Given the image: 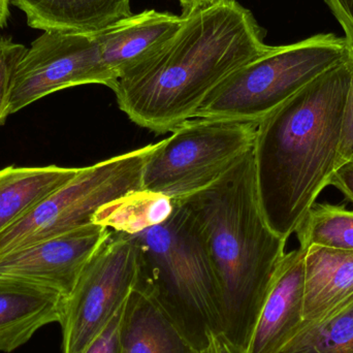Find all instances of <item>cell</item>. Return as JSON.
Instances as JSON below:
<instances>
[{
	"instance_id": "obj_1",
	"label": "cell",
	"mask_w": 353,
	"mask_h": 353,
	"mask_svg": "<svg viewBox=\"0 0 353 353\" xmlns=\"http://www.w3.org/2000/svg\"><path fill=\"white\" fill-rule=\"evenodd\" d=\"M183 17L170 39L111 87L120 110L157 134L195 118L221 83L270 47L251 10L236 0H216Z\"/></svg>"
},
{
	"instance_id": "obj_2",
	"label": "cell",
	"mask_w": 353,
	"mask_h": 353,
	"mask_svg": "<svg viewBox=\"0 0 353 353\" xmlns=\"http://www.w3.org/2000/svg\"><path fill=\"white\" fill-rule=\"evenodd\" d=\"M350 60L321 74L263 118L252 154L270 228L288 240L341 165Z\"/></svg>"
},
{
	"instance_id": "obj_3",
	"label": "cell",
	"mask_w": 353,
	"mask_h": 353,
	"mask_svg": "<svg viewBox=\"0 0 353 353\" xmlns=\"http://www.w3.org/2000/svg\"><path fill=\"white\" fill-rule=\"evenodd\" d=\"M179 201L207 246L219 288L222 333L245 353L288 242L263 215L252 150L215 184Z\"/></svg>"
},
{
	"instance_id": "obj_4",
	"label": "cell",
	"mask_w": 353,
	"mask_h": 353,
	"mask_svg": "<svg viewBox=\"0 0 353 353\" xmlns=\"http://www.w3.org/2000/svg\"><path fill=\"white\" fill-rule=\"evenodd\" d=\"M130 236L140 250L139 285L203 352L211 335L222 333L221 304L213 265L192 214L174 201L165 221Z\"/></svg>"
},
{
	"instance_id": "obj_5",
	"label": "cell",
	"mask_w": 353,
	"mask_h": 353,
	"mask_svg": "<svg viewBox=\"0 0 353 353\" xmlns=\"http://www.w3.org/2000/svg\"><path fill=\"white\" fill-rule=\"evenodd\" d=\"M345 37L319 33L267 51L228 77L205 99L195 118L257 125L315 79L350 60Z\"/></svg>"
},
{
	"instance_id": "obj_6",
	"label": "cell",
	"mask_w": 353,
	"mask_h": 353,
	"mask_svg": "<svg viewBox=\"0 0 353 353\" xmlns=\"http://www.w3.org/2000/svg\"><path fill=\"white\" fill-rule=\"evenodd\" d=\"M157 144L99 161L80 172L0 234V259L35 243L95 223L105 205L143 190V173Z\"/></svg>"
},
{
	"instance_id": "obj_7",
	"label": "cell",
	"mask_w": 353,
	"mask_h": 353,
	"mask_svg": "<svg viewBox=\"0 0 353 353\" xmlns=\"http://www.w3.org/2000/svg\"><path fill=\"white\" fill-rule=\"evenodd\" d=\"M252 123L193 118L161 142L147 159L143 190L182 201L215 184L253 148Z\"/></svg>"
},
{
	"instance_id": "obj_8",
	"label": "cell",
	"mask_w": 353,
	"mask_h": 353,
	"mask_svg": "<svg viewBox=\"0 0 353 353\" xmlns=\"http://www.w3.org/2000/svg\"><path fill=\"white\" fill-rule=\"evenodd\" d=\"M140 272V250L128 234L110 230L66 298L62 353H83L126 304Z\"/></svg>"
},
{
	"instance_id": "obj_9",
	"label": "cell",
	"mask_w": 353,
	"mask_h": 353,
	"mask_svg": "<svg viewBox=\"0 0 353 353\" xmlns=\"http://www.w3.org/2000/svg\"><path fill=\"white\" fill-rule=\"evenodd\" d=\"M115 80L101 61L93 33L45 31L27 49L14 72L8 116L70 87Z\"/></svg>"
},
{
	"instance_id": "obj_10",
	"label": "cell",
	"mask_w": 353,
	"mask_h": 353,
	"mask_svg": "<svg viewBox=\"0 0 353 353\" xmlns=\"http://www.w3.org/2000/svg\"><path fill=\"white\" fill-rule=\"evenodd\" d=\"M110 230L101 224H89L10 253L0 259V281L24 284L66 299Z\"/></svg>"
},
{
	"instance_id": "obj_11",
	"label": "cell",
	"mask_w": 353,
	"mask_h": 353,
	"mask_svg": "<svg viewBox=\"0 0 353 353\" xmlns=\"http://www.w3.org/2000/svg\"><path fill=\"white\" fill-rule=\"evenodd\" d=\"M305 255L300 246L284 255L245 353H279L302 327Z\"/></svg>"
},
{
	"instance_id": "obj_12",
	"label": "cell",
	"mask_w": 353,
	"mask_h": 353,
	"mask_svg": "<svg viewBox=\"0 0 353 353\" xmlns=\"http://www.w3.org/2000/svg\"><path fill=\"white\" fill-rule=\"evenodd\" d=\"M184 17L144 10L93 33L101 61L114 80L157 50L180 28Z\"/></svg>"
},
{
	"instance_id": "obj_13",
	"label": "cell",
	"mask_w": 353,
	"mask_h": 353,
	"mask_svg": "<svg viewBox=\"0 0 353 353\" xmlns=\"http://www.w3.org/2000/svg\"><path fill=\"white\" fill-rule=\"evenodd\" d=\"M65 300L47 290L0 281V352H14L41 327L59 323Z\"/></svg>"
},
{
	"instance_id": "obj_14",
	"label": "cell",
	"mask_w": 353,
	"mask_h": 353,
	"mask_svg": "<svg viewBox=\"0 0 353 353\" xmlns=\"http://www.w3.org/2000/svg\"><path fill=\"white\" fill-rule=\"evenodd\" d=\"M353 298V250L310 247L305 255L304 325L319 323Z\"/></svg>"
},
{
	"instance_id": "obj_15",
	"label": "cell",
	"mask_w": 353,
	"mask_h": 353,
	"mask_svg": "<svg viewBox=\"0 0 353 353\" xmlns=\"http://www.w3.org/2000/svg\"><path fill=\"white\" fill-rule=\"evenodd\" d=\"M132 0H10L43 31L97 33L132 14Z\"/></svg>"
},
{
	"instance_id": "obj_16",
	"label": "cell",
	"mask_w": 353,
	"mask_h": 353,
	"mask_svg": "<svg viewBox=\"0 0 353 353\" xmlns=\"http://www.w3.org/2000/svg\"><path fill=\"white\" fill-rule=\"evenodd\" d=\"M121 342L122 353H201L138 282L126 302Z\"/></svg>"
},
{
	"instance_id": "obj_17",
	"label": "cell",
	"mask_w": 353,
	"mask_h": 353,
	"mask_svg": "<svg viewBox=\"0 0 353 353\" xmlns=\"http://www.w3.org/2000/svg\"><path fill=\"white\" fill-rule=\"evenodd\" d=\"M80 169L48 165L0 170V234L72 180Z\"/></svg>"
},
{
	"instance_id": "obj_18",
	"label": "cell",
	"mask_w": 353,
	"mask_h": 353,
	"mask_svg": "<svg viewBox=\"0 0 353 353\" xmlns=\"http://www.w3.org/2000/svg\"><path fill=\"white\" fill-rule=\"evenodd\" d=\"M174 209V201L159 193L137 191L105 205L95 223L114 232L137 234L165 221Z\"/></svg>"
},
{
	"instance_id": "obj_19",
	"label": "cell",
	"mask_w": 353,
	"mask_h": 353,
	"mask_svg": "<svg viewBox=\"0 0 353 353\" xmlns=\"http://www.w3.org/2000/svg\"><path fill=\"white\" fill-rule=\"evenodd\" d=\"M279 353H353V298L323 321L302 325Z\"/></svg>"
},
{
	"instance_id": "obj_20",
	"label": "cell",
	"mask_w": 353,
	"mask_h": 353,
	"mask_svg": "<svg viewBox=\"0 0 353 353\" xmlns=\"http://www.w3.org/2000/svg\"><path fill=\"white\" fill-rule=\"evenodd\" d=\"M300 247L353 250V211L344 205L313 203L296 230Z\"/></svg>"
},
{
	"instance_id": "obj_21",
	"label": "cell",
	"mask_w": 353,
	"mask_h": 353,
	"mask_svg": "<svg viewBox=\"0 0 353 353\" xmlns=\"http://www.w3.org/2000/svg\"><path fill=\"white\" fill-rule=\"evenodd\" d=\"M26 51L25 46L14 43L12 37H0V126L8 119L14 72Z\"/></svg>"
},
{
	"instance_id": "obj_22",
	"label": "cell",
	"mask_w": 353,
	"mask_h": 353,
	"mask_svg": "<svg viewBox=\"0 0 353 353\" xmlns=\"http://www.w3.org/2000/svg\"><path fill=\"white\" fill-rule=\"evenodd\" d=\"M125 306L126 304L83 353H122L121 332Z\"/></svg>"
},
{
	"instance_id": "obj_23",
	"label": "cell",
	"mask_w": 353,
	"mask_h": 353,
	"mask_svg": "<svg viewBox=\"0 0 353 353\" xmlns=\"http://www.w3.org/2000/svg\"><path fill=\"white\" fill-rule=\"evenodd\" d=\"M350 92H348L347 103L344 112L343 128H342L341 151L340 159L341 165L347 161H353V49L350 58Z\"/></svg>"
},
{
	"instance_id": "obj_24",
	"label": "cell",
	"mask_w": 353,
	"mask_h": 353,
	"mask_svg": "<svg viewBox=\"0 0 353 353\" xmlns=\"http://www.w3.org/2000/svg\"><path fill=\"white\" fill-rule=\"evenodd\" d=\"M353 45V0H325Z\"/></svg>"
},
{
	"instance_id": "obj_25",
	"label": "cell",
	"mask_w": 353,
	"mask_h": 353,
	"mask_svg": "<svg viewBox=\"0 0 353 353\" xmlns=\"http://www.w3.org/2000/svg\"><path fill=\"white\" fill-rule=\"evenodd\" d=\"M330 185L339 189L353 203V161L340 165L332 176Z\"/></svg>"
},
{
	"instance_id": "obj_26",
	"label": "cell",
	"mask_w": 353,
	"mask_h": 353,
	"mask_svg": "<svg viewBox=\"0 0 353 353\" xmlns=\"http://www.w3.org/2000/svg\"><path fill=\"white\" fill-rule=\"evenodd\" d=\"M201 353H242L223 333L213 334L210 337L209 344Z\"/></svg>"
},
{
	"instance_id": "obj_27",
	"label": "cell",
	"mask_w": 353,
	"mask_h": 353,
	"mask_svg": "<svg viewBox=\"0 0 353 353\" xmlns=\"http://www.w3.org/2000/svg\"><path fill=\"white\" fill-rule=\"evenodd\" d=\"M182 10V16H188L191 12L205 8L216 0H178Z\"/></svg>"
},
{
	"instance_id": "obj_28",
	"label": "cell",
	"mask_w": 353,
	"mask_h": 353,
	"mask_svg": "<svg viewBox=\"0 0 353 353\" xmlns=\"http://www.w3.org/2000/svg\"><path fill=\"white\" fill-rule=\"evenodd\" d=\"M10 0H0V30L8 24L10 17Z\"/></svg>"
}]
</instances>
